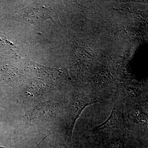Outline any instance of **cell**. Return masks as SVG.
I'll use <instances>...</instances> for the list:
<instances>
[{"instance_id":"6da1fadb","label":"cell","mask_w":148,"mask_h":148,"mask_svg":"<svg viewBox=\"0 0 148 148\" xmlns=\"http://www.w3.org/2000/svg\"><path fill=\"white\" fill-rule=\"evenodd\" d=\"M100 101L90 96L76 94L71 101L68 110L67 119V133L71 137L74 126L82 111L88 106L98 103Z\"/></svg>"},{"instance_id":"7a4b0ae2","label":"cell","mask_w":148,"mask_h":148,"mask_svg":"<svg viewBox=\"0 0 148 148\" xmlns=\"http://www.w3.org/2000/svg\"><path fill=\"white\" fill-rule=\"evenodd\" d=\"M127 123L124 114V101L121 98H118L115 102L110 116L106 121L90 130L93 133L106 129H126Z\"/></svg>"},{"instance_id":"3957f363","label":"cell","mask_w":148,"mask_h":148,"mask_svg":"<svg viewBox=\"0 0 148 148\" xmlns=\"http://www.w3.org/2000/svg\"><path fill=\"white\" fill-rule=\"evenodd\" d=\"M132 117L134 121L140 124L143 129L147 132L148 120L147 112L141 108H138L134 110Z\"/></svg>"},{"instance_id":"277c9868","label":"cell","mask_w":148,"mask_h":148,"mask_svg":"<svg viewBox=\"0 0 148 148\" xmlns=\"http://www.w3.org/2000/svg\"><path fill=\"white\" fill-rule=\"evenodd\" d=\"M125 142L120 138H112L107 141L106 148H125Z\"/></svg>"},{"instance_id":"5b68a950","label":"cell","mask_w":148,"mask_h":148,"mask_svg":"<svg viewBox=\"0 0 148 148\" xmlns=\"http://www.w3.org/2000/svg\"><path fill=\"white\" fill-rule=\"evenodd\" d=\"M63 148H70L69 147H67V146H66V147H64Z\"/></svg>"},{"instance_id":"8992f818","label":"cell","mask_w":148,"mask_h":148,"mask_svg":"<svg viewBox=\"0 0 148 148\" xmlns=\"http://www.w3.org/2000/svg\"><path fill=\"white\" fill-rule=\"evenodd\" d=\"M0 148H8L4 147H1V146H0Z\"/></svg>"}]
</instances>
